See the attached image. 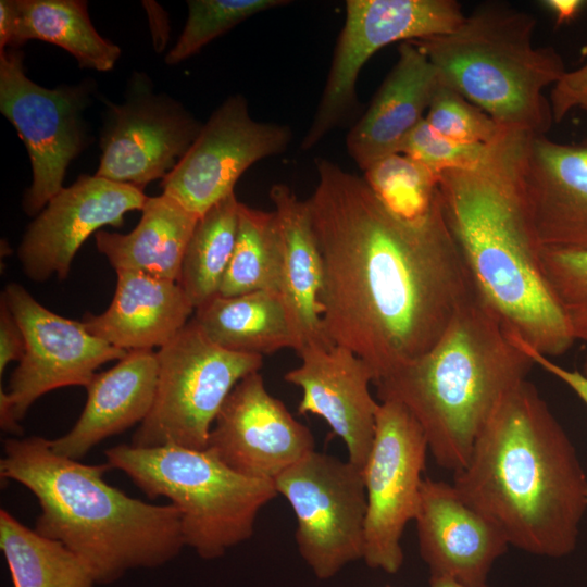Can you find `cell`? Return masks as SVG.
<instances>
[{
	"label": "cell",
	"instance_id": "cell-1",
	"mask_svg": "<svg viewBox=\"0 0 587 587\" xmlns=\"http://www.w3.org/2000/svg\"><path fill=\"white\" fill-rule=\"evenodd\" d=\"M307 199L323 263L322 322L373 384L426 353L477 291L441 204L417 218L390 211L364 177L315 160Z\"/></svg>",
	"mask_w": 587,
	"mask_h": 587
},
{
	"label": "cell",
	"instance_id": "cell-2",
	"mask_svg": "<svg viewBox=\"0 0 587 587\" xmlns=\"http://www.w3.org/2000/svg\"><path fill=\"white\" fill-rule=\"evenodd\" d=\"M453 486L509 545L571 553L587 510V477L569 436L527 379L500 401Z\"/></svg>",
	"mask_w": 587,
	"mask_h": 587
},
{
	"label": "cell",
	"instance_id": "cell-3",
	"mask_svg": "<svg viewBox=\"0 0 587 587\" xmlns=\"http://www.w3.org/2000/svg\"><path fill=\"white\" fill-rule=\"evenodd\" d=\"M529 136L505 132L477 165L442 172L438 184L479 296L512 336L551 359L575 340L540 270L523 182Z\"/></svg>",
	"mask_w": 587,
	"mask_h": 587
},
{
	"label": "cell",
	"instance_id": "cell-4",
	"mask_svg": "<svg viewBox=\"0 0 587 587\" xmlns=\"http://www.w3.org/2000/svg\"><path fill=\"white\" fill-rule=\"evenodd\" d=\"M110 469L107 462L90 465L58 454L38 436L5 439L0 460V476L38 500L34 529L75 553L97 584L162 566L185 547L176 507L129 497L104 480Z\"/></svg>",
	"mask_w": 587,
	"mask_h": 587
},
{
	"label": "cell",
	"instance_id": "cell-5",
	"mask_svg": "<svg viewBox=\"0 0 587 587\" xmlns=\"http://www.w3.org/2000/svg\"><path fill=\"white\" fill-rule=\"evenodd\" d=\"M534 362L476 292L423 355L374 383L379 401L402 403L437 464L462 470L494 411Z\"/></svg>",
	"mask_w": 587,
	"mask_h": 587
},
{
	"label": "cell",
	"instance_id": "cell-6",
	"mask_svg": "<svg viewBox=\"0 0 587 587\" xmlns=\"http://www.w3.org/2000/svg\"><path fill=\"white\" fill-rule=\"evenodd\" d=\"M530 13L491 1L478 4L451 33L414 42L441 84L486 112L502 128L546 135L553 121L545 89L567 72L551 46L537 47Z\"/></svg>",
	"mask_w": 587,
	"mask_h": 587
},
{
	"label": "cell",
	"instance_id": "cell-7",
	"mask_svg": "<svg viewBox=\"0 0 587 587\" xmlns=\"http://www.w3.org/2000/svg\"><path fill=\"white\" fill-rule=\"evenodd\" d=\"M104 454L148 498L164 497L176 507L185 546L205 560L250 539L259 512L278 495L273 482L240 475L207 450L129 444Z\"/></svg>",
	"mask_w": 587,
	"mask_h": 587
},
{
	"label": "cell",
	"instance_id": "cell-8",
	"mask_svg": "<svg viewBox=\"0 0 587 587\" xmlns=\"http://www.w3.org/2000/svg\"><path fill=\"white\" fill-rule=\"evenodd\" d=\"M157 395L130 445H165L205 450L212 425L226 398L247 375L259 372L263 357L225 350L192 319L157 352Z\"/></svg>",
	"mask_w": 587,
	"mask_h": 587
},
{
	"label": "cell",
	"instance_id": "cell-9",
	"mask_svg": "<svg viewBox=\"0 0 587 587\" xmlns=\"http://www.w3.org/2000/svg\"><path fill=\"white\" fill-rule=\"evenodd\" d=\"M21 49L0 50V111L24 142L32 166V183L22 208L36 216L63 188L72 161L88 145L84 111L91 85L46 88L25 72Z\"/></svg>",
	"mask_w": 587,
	"mask_h": 587
},
{
	"label": "cell",
	"instance_id": "cell-10",
	"mask_svg": "<svg viewBox=\"0 0 587 587\" xmlns=\"http://www.w3.org/2000/svg\"><path fill=\"white\" fill-rule=\"evenodd\" d=\"M273 483L296 515L298 551L317 578L363 559L367 500L360 467L314 450Z\"/></svg>",
	"mask_w": 587,
	"mask_h": 587
},
{
	"label": "cell",
	"instance_id": "cell-11",
	"mask_svg": "<svg viewBox=\"0 0 587 587\" xmlns=\"http://www.w3.org/2000/svg\"><path fill=\"white\" fill-rule=\"evenodd\" d=\"M25 338V353L11 374L9 389H0V426L23 435L20 422L45 394L67 386H86L107 362L127 351L91 335L82 321L53 313L22 285L10 283L1 294Z\"/></svg>",
	"mask_w": 587,
	"mask_h": 587
},
{
	"label": "cell",
	"instance_id": "cell-12",
	"mask_svg": "<svg viewBox=\"0 0 587 587\" xmlns=\"http://www.w3.org/2000/svg\"><path fill=\"white\" fill-rule=\"evenodd\" d=\"M465 18L455 0H348L346 18L312 123L301 142L317 145L357 102L360 71L379 49L453 32Z\"/></svg>",
	"mask_w": 587,
	"mask_h": 587
},
{
	"label": "cell",
	"instance_id": "cell-13",
	"mask_svg": "<svg viewBox=\"0 0 587 587\" xmlns=\"http://www.w3.org/2000/svg\"><path fill=\"white\" fill-rule=\"evenodd\" d=\"M427 450L412 413L398 401H380L362 470L367 500L363 560L372 569L395 574L403 563L400 541L419 510Z\"/></svg>",
	"mask_w": 587,
	"mask_h": 587
},
{
	"label": "cell",
	"instance_id": "cell-14",
	"mask_svg": "<svg viewBox=\"0 0 587 587\" xmlns=\"http://www.w3.org/2000/svg\"><path fill=\"white\" fill-rule=\"evenodd\" d=\"M105 105L95 175L140 190L165 178L202 128L180 102L155 92L142 73H134L122 103Z\"/></svg>",
	"mask_w": 587,
	"mask_h": 587
},
{
	"label": "cell",
	"instance_id": "cell-15",
	"mask_svg": "<svg viewBox=\"0 0 587 587\" xmlns=\"http://www.w3.org/2000/svg\"><path fill=\"white\" fill-rule=\"evenodd\" d=\"M289 126L252 118L242 95L227 98L214 110L170 174L162 193L202 216L234 192L240 176L258 161L286 151Z\"/></svg>",
	"mask_w": 587,
	"mask_h": 587
},
{
	"label": "cell",
	"instance_id": "cell-16",
	"mask_svg": "<svg viewBox=\"0 0 587 587\" xmlns=\"http://www.w3.org/2000/svg\"><path fill=\"white\" fill-rule=\"evenodd\" d=\"M207 451L236 473L274 482L315 450L312 432L266 389L259 372L230 391L212 425Z\"/></svg>",
	"mask_w": 587,
	"mask_h": 587
},
{
	"label": "cell",
	"instance_id": "cell-17",
	"mask_svg": "<svg viewBox=\"0 0 587 587\" xmlns=\"http://www.w3.org/2000/svg\"><path fill=\"white\" fill-rule=\"evenodd\" d=\"M148 196L134 186L97 175H80L63 187L27 226L17 257L25 275L42 283L65 279L90 235L103 226L121 227L126 213L142 210Z\"/></svg>",
	"mask_w": 587,
	"mask_h": 587
},
{
	"label": "cell",
	"instance_id": "cell-18",
	"mask_svg": "<svg viewBox=\"0 0 587 587\" xmlns=\"http://www.w3.org/2000/svg\"><path fill=\"white\" fill-rule=\"evenodd\" d=\"M301 364L288 371L284 379L302 390L299 414L322 417L346 445L348 460L363 470L370 455L379 408L371 395L374 373L351 350L305 348Z\"/></svg>",
	"mask_w": 587,
	"mask_h": 587
},
{
	"label": "cell",
	"instance_id": "cell-19",
	"mask_svg": "<svg viewBox=\"0 0 587 587\" xmlns=\"http://www.w3.org/2000/svg\"><path fill=\"white\" fill-rule=\"evenodd\" d=\"M414 521L430 575L449 576L467 587H487L491 566L510 546L501 530L446 482L423 479Z\"/></svg>",
	"mask_w": 587,
	"mask_h": 587
},
{
	"label": "cell",
	"instance_id": "cell-20",
	"mask_svg": "<svg viewBox=\"0 0 587 587\" xmlns=\"http://www.w3.org/2000/svg\"><path fill=\"white\" fill-rule=\"evenodd\" d=\"M523 182L539 246L587 250V139L562 143L529 136Z\"/></svg>",
	"mask_w": 587,
	"mask_h": 587
},
{
	"label": "cell",
	"instance_id": "cell-21",
	"mask_svg": "<svg viewBox=\"0 0 587 587\" xmlns=\"http://www.w3.org/2000/svg\"><path fill=\"white\" fill-rule=\"evenodd\" d=\"M439 84L427 55L414 42H401L397 62L346 138L349 155L363 172L401 153L410 134L425 118Z\"/></svg>",
	"mask_w": 587,
	"mask_h": 587
},
{
	"label": "cell",
	"instance_id": "cell-22",
	"mask_svg": "<svg viewBox=\"0 0 587 587\" xmlns=\"http://www.w3.org/2000/svg\"><path fill=\"white\" fill-rule=\"evenodd\" d=\"M159 363L153 350L128 351L86 386L87 401L74 426L50 440L54 452L79 460L102 440L149 415L157 395Z\"/></svg>",
	"mask_w": 587,
	"mask_h": 587
},
{
	"label": "cell",
	"instance_id": "cell-23",
	"mask_svg": "<svg viewBox=\"0 0 587 587\" xmlns=\"http://www.w3.org/2000/svg\"><path fill=\"white\" fill-rule=\"evenodd\" d=\"M109 308L82 322L93 336L124 351L152 350L171 341L190 321L195 308L177 282L139 272L115 271Z\"/></svg>",
	"mask_w": 587,
	"mask_h": 587
},
{
	"label": "cell",
	"instance_id": "cell-24",
	"mask_svg": "<svg viewBox=\"0 0 587 587\" xmlns=\"http://www.w3.org/2000/svg\"><path fill=\"white\" fill-rule=\"evenodd\" d=\"M282 237V274L279 294L283 299L295 350L330 349L322 322L320 291L323 263L313 232L307 201L294 189L275 184L270 190Z\"/></svg>",
	"mask_w": 587,
	"mask_h": 587
},
{
	"label": "cell",
	"instance_id": "cell-25",
	"mask_svg": "<svg viewBox=\"0 0 587 587\" xmlns=\"http://www.w3.org/2000/svg\"><path fill=\"white\" fill-rule=\"evenodd\" d=\"M28 40L58 46L80 67L99 72L111 71L121 57V48L97 32L83 0H1L0 50Z\"/></svg>",
	"mask_w": 587,
	"mask_h": 587
},
{
	"label": "cell",
	"instance_id": "cell-26",
	"mask_svg": "<svg viewBox=\"0 0 587 587\" xmlns=\"http://www.w3.org/2000/svg\"><path fill=\"white\" fill-rule=\"evenodd\" d=\"M200 216L161 193L148 197L137 226L127 234L99 230L96 246L115 271L178 282L184 255Z\"/></svg>",
	"mask_w": 587,
	"mask_h": 587
},
{
	"label": "cell",
	"instance_id": "cell-27",
	"mask_svg": "<svg viewBox=\"0 0 587 587\" xmlns=\"http://www.w3.org/2000/svg\"><path fill=\"white\" fill-rule=\"evenodd\" d=\"M192 320L212 342L228 351L263 357L295 349L287 312L276 291L216 296L196 309Z\"/></svg>",
	"mask_w": 587,
	"mask_h": 587
},
{
	"label": "cell",
	"instance_id": "cell-28",
	"mask_svg": "<svg viewBox=\"0 0 587 587\" xmlns=\"http://www.w3.org/2000/svg\"><path fill=\"white\" fill-rule=\"evenodd\" d=\"M0 548L13 587H96L86 564L60 541L22 524L0 510Z\"/></svg>",
	"mask_w": 587,
	"mask_h": 587
},
{
	"label": "cell",
	"instance_id": "cell-29",
	"mask_svg": "<svg viewBox=\"0 0 587 587\" xmlns=\"http://www.w3.org/2000/svg\"><path fill=\"white\" fill-rule=\"evenodd\" d=\"M239 203L235 192L215 203L190 237L177 283L195 310L218 296L235 247Z\"/></svg>",
	"mask_w": 587,
	"mask_h": 587
},
{
	"label": "cell",
	"instance_id": "cell-30",
	"mask_svg": "<svg viewBox=\"0 0 587 587\" xmlns=\"http://www.w3.org/2000/svg\"><path fill=\"white\" fill-rule=\"evenodd\" d=\"M280 274L282 237L275 211H262L240 202L235 247L218 296L279 292Z\"/></svg>",
	"mask_w": 587,
	"mask_h": 587
},
{
	"label": "cell",
	"instance_id": "cell-31",
	"mask_svg": "<svg viewBox=\"0 0 587 587\" xmlns=\"http://www.w3.org/2000/svg\"><path fill=\"white\" fill-rule=\"evenodd\" d=\"M363 177L380 201L401 217H422L440 203L438 176L405 154L377 161Z\"/></svg>",
	"mask_w": 587,
	"mask_h": 587
},
{
	"label": "cell",
	"instance_id": "cell-32",
	"mask_svg": "<svg viewBox=\"0 0 587 587\" xmlns=\"http://www.w3.org/2000/svg\"><path fill=\"white\" fill-rule=\"evenodd\" d=\"M288 3L287 0H188L185 26L165 55V63H180L242 21Z\"/></svg>",
	"mask_w": 587,
	"mask_h": 587
},
{
	"label": "cell",
	"instance_id": "cell-33",
	"mask_svg": "<svg viewBox=\"0 0 587 587\" xmlns=\"http://www.w3.org/2000/svg\"><path fill=\"white\" fill-rule=\"evenodd\" d=\"M539 264L573 339L587 344V250L540 248Z\"/></svg>",
	"mask_w": 587,
	"mask_h": 587
},
{
	"label": "cell",
	"instance_id": "cell-34",
	"mask_svg": "<svg viewBox=\"0 0 587 587\" xmlns=\"http://www.w3.org/2000/svg\"><path fill=\"white\" fill-rule=\"evenodd\" d=\"M425 121L439 135L463 145L489 146L508 132L477 105L441 83Z\"/></svg>",
	"mask_w": 587,
	"mask_h": 587
},
{
	"label": "cell",
	"instance_id": "cell-35",
	"mask_svg": "<svg viewBox=\"0 0 587 587\" xmlns=\"http://www.w3.org/2000/svg\"><path fill=\"white\" fill-rule=\"evenodd\" d=\"M489 146L452 141L435 132L424 118L405 140L401 153L438 176L449 170L477 165L486 155Z\"/></svg>",
	"mask_w": 587,
	"mask_h": 587
},
{
	"label": "cell",
	"instance_id": "cell-36",
	"mask_svg": "<svg viewBox=\"0 0 587 587\" xmlns=\"http://www.w3.org/2000/svg\"><path fill=\"white\" fill-rule=\"evenodd\" d=\"M586 93L587 62L573 71H567L552 87L550 103L553 121L561 122L571 110L577 108L580 99Z\"/></svg>",
	"mask_w": 587,
	"mask_h": 587
},
{
	"label": "cell",
	"instance_id": "cell-37",
	"mask_svg": "<svg viewBox=\"0 0 587 587\" xmlns=\"http://www.w3.org/2000/svg\"><path fill=\"white\" fill-rule=\"evenodd\" d=\"M25 353V338L15 316L0 300V376L9 363L21 361Z\"/></svg>",
	"mask_w": 587,
	"mask_h": 587
},
{
	"label": "cell",
	"instance_id": "cell-38",
	"mask_svg": "<svg viewBox=\"0 0 587 587\" xmlns=\"http://www.w3.org/2000/svg\"><path fill=\"white\" fill-rule=\"evenodd\" d=\"M521 349L547 373L564 383L587 405V378L577 370L565 369L550 358L539 353L527 344L515 338Z\"/></svg>",
	"mask_w": 587,
	"mask_h": 587
},
{
	"label": "cell",
	"instance_id": "cell-39",
	"mask_svg": "<svg viewBox=\"0 0 587 587\" xmlns=\"http://www.w3.org/2000/svg\"><path fill=\"white\" fill-rule=\"evenodd\" d=\"M143 7L147 9L150 27L157 25L151 29L155 49H163L167 41L168 25L166 12L153 1H143Z\"/></svg>",
	"mask_w": 587,
	"mask_h": 587
},
{
	"label": "cell",
	"instance_id": "cell-40",
	"mask_svg": "<svg viewBox=\"0 0 587 587\" xmlns=\"http://www.w3.org/2000/svg\"><path fill=\"white\" fill-rule=\"evenodd\" d=\"M542 3L553 13L558 25L574 20L587 5V2L582 0H545Z\"/></svg>",
	"mask_w": 587,
	"mask_h": 587
},
{
	"label": "cell",
	"instance_id": "cell-41",
	"mask_svg": "<svg viewBox=\"0 0 587 587\" xmlns=\"http://www.w3.org/2000/svg\"><path fill=\"white\" fill-rule=\"evenodd\" d=\"M429 587H467L458 580L445 575H430Z\"/></svg>",
	"mask_w": 587,
	"mask_h": 587
},
{
	"label": "cell",
	"instance_id": "cell-42",
	"mask_svg": "<svg viewBox=\"0 0 587 587\" xmlns=\"http://www.w3.org/2000/svg\"><path fill=\"white\" fill-rule=\"evenodd\" d=\"M577 108L582 109L587 113V93L580 99Z\"/></svg>",
	"mask_w": 587,
	"mask_h": 587
},
{
	"label": "cell",
	"instance_id": "cell-43",
	"mask_svg": "<svg viewBox=\"0 0 587 587\" xmlns=\"http://www.w3.org/2000/svg\"><path fill=\"white\" fill-rule=\"evenodd\" d=\"M587 378V355L583 365V371L580 372Z\"/></svg>",
	"mask_w": 587,
	"mask_h": 587
},
{
	"label": "cell",
	"instance_id": "cell-44",
	"mask_svg": "<svg viewBox=\"0 0 587 587\" xmlns=\"http://www.w3.org/2000/svg\"><path fill=\"white\" fill-rule=\"evenodd\" d=\"M386 587H391V586L387 585Z\"/></svg>",
	"mask_w": 587,
	"mask_h": 587
}]
</instances>
